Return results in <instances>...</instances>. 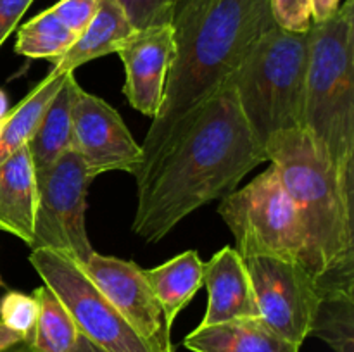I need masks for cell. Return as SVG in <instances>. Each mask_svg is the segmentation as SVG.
I'll return each instance as SVG.
<instances>
[{"mask_svg": "<svg viewBox=\"0 0 354 352\" xmlns=\"http://www.w3.org/2000/svg\"><path fill=\"white\" fill-rule=\"evenodd\" d=\"M268 162L239 107L228 78L173 130L161 155L137 185L131 230L158 242L199 207L237 190L248 173Z\"/></svg>", "mask_w": 354, "mask_h": 352, "instance_id": "6da1fadb", "label": "cell"}, {"mask_svg": "<svg viewBox=\"0 0 354 352\" xmlns=\"http://www.w3.org/2000/svg\"><path fill=\"white\" fill-rule=\"evenodd\" d=\"M171 26L175 57L159 113L140 145L137 185L159 159L173 130L218 92L275 21L270 0H178Z\"/></svg>", "mask_w": 354, "mask_h": 352, "instance_id": "7a4b0ae2", "label": "cell"}, {"mask_svg": "<svg viewBox=\"0 0 354 352\" xmlns=\"http://www.w3.org/2000/svg\"><path fill=\"white\" fill-rule=\"evenodd\" d=\"M265 152L303 223L304 268L320 297H354V179L322 157L304 130L275 135Z\"/></svg>", "mask_w": 354, "mask_h": 352, "instance_id": "3957f363", "label": "cell"}, {"mask_svg": "<svg viewBox=\"0 0 354 352\" xmlns=\"http://www.w3.org/2000/svg\"><path fill=\"white\" fill-rule=\"evenodd\" d=\"M303 130L322 157L354 179V0L308 30Z\"/></svg>", "mask_w": 354, "mask_h": 352, "instance_id": "277c9868", "label": "cell"}, {"mask_svg": "<svg viewBox=\"0 0 354 352\" xmlns=\"http://www.w3.org/2000/svg\"><path fill=\"white\" fill-rule=\"evenodd\" d=\"M306 71L308 31L292 33L275 24L232 72L242 116L263 148L275 135L303 130Z\"/></svg>", "mask_w": 354, "mask_h": 352, "instance_id": "5b68a950", "label": "cell"}, {"mask_svg": "<svg viewBox=\"0 0 354 352\" xmlns=\"http://www.w3.org/2000/svg\"><path fill=\"white\" fill-rule=\"evenodd\" d=\"M218 214L230 228L242 259L275 257L304 266L303 223L275 166L270 164L244 188L225 195Z\"/></svg>", "mask_w": 354, "mask_h": 352, "instance_id": "8992f818", "label": "cell"}, {"mask_svg": "<svg viewBox=\"0 0 354 352\" xmlns=\"http://www.w3.org/2000/svg\"><path fill=\"white\" fill-rule=\"evenodd\" d=\"M30 262L71 314L80 335L93 345L104 352H154L100 292L80 262L50 248L31 251Z\"/></svg>", "mask_w": 354, "mask_h": 352, "instance_id": "52a82bcc", "label": "cell"}, {"mask_svg": "<svg viewBox=\"0 0 354 352\" xmlns=\"http://www.w3.org/2000/svg\"><path fill=\"white\" fill-rule=\"evenodd\" d=\"M38 188L35 235L30 248H50L85 264L93 247L85 226L86 193L95 176L75 148L41 171H35Z\"/></svg>", "mask_w": 354, "mask_h": 352, "instance_id": "ba28073f", "label": "cell"}, {"mask_svg": "<svg viewBox=\"0 0 354 352\" xmlns=\"http://www.w3.org/2000/svg\"><path fill=\"white\" fill-rule=\"evenodd\" d=\"M251 276L259 317L296 345L310 337L320 304L317 280L301 262L275 257L244 259Z\"/></svg>", "mask_w": 354, "mask_h": 352, "instance_id": "9c48e42d", "label": "cell"}, {"mask_svg": "<svg viewBox=\"0 0 354 352\" xmlns=\"http://www.w3.org/2000/svg\"><path fill=\"white\" fill-rule=\"evenodd\" d=\"M83 269L152 351L175 352L171 324L145 278V269L133 261L97 252L90 255Z\"/></svg>", "mask_w": 354, "mask_h": 352, "instance_id": "30bf717a", "label": "cell"}, {"mask_svg": "<svg viewBox=\"0 0 354 352\" xmlns=\"http://www.w3.org/2000/svg\"><path fill=\"white\" fill-rule=\"evenodd\" d=\"M73 148L93 176L107 171L137 175L142 148L113 106L78 85L73 100Z\"/></svg>", "mask_w": 354, "mask_h": 352, "instance_id": "8fae6325", "label": "cell"}, {"mask_svg": "<svg viewBox=\"0 0 354 352\" xmlns=\"http://www.w3.org/2000/svg\"><path fill=\"white\" fill-rule=\"evenodd\" d=\"M124 66L123 92L133 109L154 119L165 95L166 78L175 57V35L169 24L133 30L116 50Z\"/></svg>", "mask_w": 354, "mask_h": 352, "instance_id": "7c38bea8", "label": "cell"}, {"mask_svg": "<svg viewBox=\"0 0 354 352\" xmlns=\"http://www.w3.org/2000/svg\"><path fill=\"white\" fill-rule=\"evenodd\" d=\"M203 283L207 289V309L199 326L259 317L251 276L234 247H223L204 262Z\"/></svg>", "mask_w": 354, "mask_h": 352, "instance_id": "4fadbf2b", "label": "cell"}, {"mask_svg": "<svg viewBox=\"0 0 354 352\" xmlns=\"http://www.w3.org/2000/svg\"><path fill=\"white\" fill-rule=\"evenodd\" d=\"M37 204V178L26 145L0 164V231L14 235L30 247Z\"/></svg>", "mask_w": 354, "mask_h": 352, "instance_id": "5bb4252c", "label": "cell"}, {"mask_svg": "<svg viewBox=\"0 0 354 352\" xmlns=\"http://www.w3.org/2000/svg\"><path fill=\"white\" fill-rule=\"evenodd\" d=\"M192 352H299V345L273 331L261 317L197 326L183 340Z\"/></svg>", "mask_w": 354, "mask_h": 352, "instance_id": "9a60e30c", "label": "cell"}, {"mask_svg": "<svg viewBox=\"0 0 354 352\" xmlns=\"http://www.w3.org/2000/svg\"><path fill=\"white\" fill-rule=\"evenodd\" d=\"M127 12L118 0H99L95 16L64 55L54 61L52 71L75 72L80 66L116 54L120 45L133 33Z\"/></svg>", "mask_w": 354, "mask_h": 352, "instance_id": "2e32d148", "label": "cell"}, {"mask_svg": "<svg viewBox=\"0 0 354 352\" xmlns=\"http://www.w3.org/2000/svg\"><path fill=\"white\" fill-rule=\"evenodd\" d=\"M76 88L78 79L75 72H66L61 86L45 107L37 130L28 141L35 171L48 168L73 148V100Z\"/></svg>", "mask_w": 354, "mask_h": 352, "instance_id": "e0dca14e", "label": "cell"}, {"mask_svg": "<svg viewBox=\"0 0 354 352\" xmlns=\"http://www.w3.org/2000/svg\"><path fill=\"white\" fill-rule=\"evenodd\" d=\"M203 275L204 262L197 251H185L156 268L145 269V278L171 326L180 311L203 286Z\"/></svg>", "mask_w": 354, "mask_h": 352, "instance_id": "ac0fdd59", "label": "cell"}, {"mask_svg": "<svg viewBox=\"0 0 354 352\" xmlns=\"http://www.w3.org/2000/svg\"><path fill=\"white\" fill-rule=\"evenodd\" d=\"M64 75L66 72H55L50 69V72L9 110L0 128V164L19 148L26 147L45 107L61 86Z\"/></svg>", "mask_w": 354, "mask_h": 352, "instance_id": "d6986e66", "label": "cell"}, {"mask_svg": "<svg viewBox=\"0 0 354 352\" xmlns=\"http://www.w3.org/2000/svg\"><path fill=\"white\" fill-rule=\"evenodd\" d=\"M38 300V316L28 344L35 352H73L80 331L61 300L47 285L33 292Z\"/></svg>", "mask_w": 354, "mask_h": 352, "instance_id": "ffe728a7", "label": "cell"}, {"mask_svg": "<svg viewBox=\"0 0 354 352\" xmlns=\"http://www.w3.org/2000/svg\"><path fill=\"white\" fill-rule=\"evenodd\" d=\"M76 35L61 23L52 9L44 10L17 30L16 52L30 59L57 61L76 41Z\"/></svg>", "mask_w": 354, "mask_h": 352, "instance_id": "44dd1931", "label": "cell"}, {"mask_svg": "<svg viewBox=\"0 0 354 352\" xmlns=\"http://www.w3.org/2000/svg\"><path fill=\"white\" fill-rule=\"evenodd\" d=\"M310 335L327 342L335 352H354V297H320Z\"/></svg>", "mask_w": 354, "mask_h": 352, "instance_id": "7402d4cb", "label": "cell"}, {"mask_svg": "<svg viewBox=\"0 0 354 352\" xmlns=\"http://www.w3.org/2000/svg\"><path fill=\"white\" fill-rule=\"evenodd\" d=\"M38 316V300L35 295L9 290L0 299V321L10 330L30 340Z\"/></svg>", "mask_w": 354, "mask_h": 352, "instance_id": "603a6c76", "label": "cell"}, {"mask_svg": "<svg viewBox=\"0 0 354 352\" xmlns=\"http://www.w3.org/2000/svg\"><path fill=\"white\" fill-rule=\"evenodd\" d=\"M135 30L169 24L175 0H118Z\"/></svg>", "mask_w": 354, "mask_h": 352, "instance_id": "cb8c5ba5", "label": "cell"}, {"mask_svg": "<svg viewBox=\"0 0 354 352\" xmlns=\"http://www.w3.org/2000/svg\"><path fill=\"white\" fill-rule=\"evenodd\" d=\"M273 21L292 33H306L313 24L311 0H270Z\"/></svg>", "mask_w": 354, "mask_h": 352, "instance_id": "d4e9b609", "label": "cell"}, {"mask_svg": "<svg viewBox=\"0 0 354 352\" xmlns=\"http://www.w3.org/2000/svg\"><path fill=\"white\" fill-rule=\"evenodd\" d=\"M97 6L99 0H59L50 9L69 31L80 37L95 16Z\"/></svg>", "mask_w": 354, "mask_h": 352, "instance_id": "484cf974", "label": "cell"}, {"mask_svg": "<svg viewBox=\"0 0 354 352\" xmlns=\"http://www.w3.org/2000/svg\"><path fill=\"white\" fill-rule=\"evenodd\" d=\"M31 2L33 0H0V45L12 33Z\"/></svg>", "mask_w": 354, "mask_h": 352, "instance_id": "4316f807", "label": "cell"}, {"mask_svg": "<svg viewBox=\"0 0 354 352\" xmlns=\"http://www.w3.org/2000/svg\"><path fill=\"white\" fill-rule=\"evenodd\" d=\"M342 0H311V12H313V23L328 19L337 12Z\"/></svg>", "mask_w": 354, "mask_h": 352, "instance_id": "83f0119b", "label": "cell"}, {"mask_svg": "<svg viewBox=\"0 0 354 352\" xmlns=\"http://www.w3.org/2000/svg\"><path fill=\"white\" fill-rule=\"evenodd\" d=\"M21 342H26V338L21 333H17V331L10 330L9 326H6V324L0 321V352H6L9 351V349L16 347Z\"/></svg>", "mask_w": 354, "mask_h": 352, "instance_id": "f1b7e54d", "label": "cell"}, {"mask_svg": "<svg viewBox=\"0 0 354 352\" xmlns=\"http://www.w3.org/2000/svg\"><path fill=\"white\" fill-rule=\"evenodd\" d=\"M73 352H104L102 349H99L97 345H93L88 338H85L83 335H80L78 342H76V347Z\"/></svg>", "mask_w": 354, "mask_h": 352, "instance_id": "f546056e", "label": "cell"}, {"mask_svg": "<svg viewBox=\"0 0 354 352\" xmlns=\"http://www.w3.org/2000/svg\"><path fill=\"white\" fill-rule=\"evenodd\" d=\"M9 99H7V93L0 88V121L6 119L7 114H9Z\"/></svg>", "mask_w": 354, "mask_h": 352, "instance_id": "4dcf8cb0", "label": "cell"}, {"mask_svg": "<svg viewBox=\"0 0 354 352\" xmlns=\"http://www.w3.org/2000/svg\"><path fill=\"white\" fill-rule=\"evenodd\" d=\"M6 352H35V351H33V347L28 344V342H21L19 345H16V347L9 349V351H6Z\"/></svg>", "mask_w": 354, "mask_h": 352, "instance_id": "1f68e13d", "label": "cell"}, {"mask_svg": "<svg viewBox=\"0 0 354 352\" xmlns=\"http://www.w3.org/2000/svg\"><path fill=\"white\" fill-rule=\"evenodd\" d=\"M0 286H6V282L2 280V275H0Z\"/></svg>", "mask_w": 354, "mask_h": 352, "instance_id": "d6a6232c", "label": "cell"}, {"mask_svg": "<svg viewBox=\"0 0 354 352\" xmlns=\"http://www.w3.org/2000/svg\"><path fill=\"white\" fill-rule=\"evenodd\" d=\"M2 124H3V119H2V121H0V128H2Z\"/></svg>", "mask_w": 354, "mask_h": 352, "instance_id": "836d02e7", "label": "cell"}, {"mask_svg": "<svg viewBox=\"0 0 354 352\" xmlns=\"http://www.w3.org/2000/svg\"><path fill=\"white\" fill-rule=\"evenodd\" d=\"M176 2H178V0H175V3H176Z\"/></svg>", "mask_w": 354, "mask_h": 352, "instance_id": "e575fe53", "label": "cell"}]
</instances>
